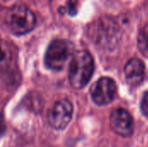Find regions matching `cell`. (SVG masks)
Instances as JSON below:
<instances>
[{"instance_id":"cell-3","label":"cell","mask_w":148,"mask_h":147,"mask_svg":"<svg viewBox=\"0 0 148 147\" xmlns=\"http://www.w3.org/2000/svg\"><path fill=\"white\" fill-rule=\"evenodd\" d=\"M73 45L67 40H53L45 53V65L51 70H62L69 57L73 55Z\"/></svg>"},{"instance_id":"cell-6","label":"cell","mask_w":148,"mask_h":147,"mask_svg":"<svg viewBox=\"0 0 148 147\" xmlns=\"http://www.w3.org/2000/svg\"><path fill=\"white\" fill-rule=\"evenodd\" d=\"M110 125L113 131L122 137H129L134 132L133 117L123 108H117L112 112Z\"/></svg>"},{"instance_id":"cell-5","label":"cell","mask_w":148,"mask_h":147,"mask_svg":"<svg viewBox=\"0 0 148 147\" xmlns=\"http://www.w3.org/2000/svg\"><path fill=\"white\" fill-rule=\"evenodd\" d=\"M116 91L117 87L114 81L109 77H102L91 87L90 94L96 105L105 106L114 101Z\"/></svg>"},{"instance_id":"cell-2","label":"cell","mask_w":148,"mask_h":147,"mask_svg":"<svg viewBox=\"0 0 148 147\" xmlns=\"http://www.w3.org/2000/svg\"><path fill=\"white\" fill-rule=\"evenodd\" d=\"M5 20L10 31L16 36L30 32L36 23L35 14L23 4H17L12 7L8 11Z\"/></svg>"},{"instance_id":"cell-10","label":"cell","mask_w":148,"mask_h":147,"mask_svg":"<svg viewBox=\"0 0 148 147\" xmlns=\"http://www.w3.org/2000/svg\"><path fill=\"white\" fill-rule=\"evenodd\" d=\"M140 107H141V111H142L143 114L147 118H148V92L145 93L142 97Z\"/></svg>"},{"instance_id":"cell-8","label":"cell","mask_w":148,"mask_h":147,"mask_svg":"<svg viewBox=\"0 0 148 147\" xmlns=\"http://www.w3.org/2000/svg\"><path fill=\"white\" fill-rule=\"evenodd\" d=\"M12 46L6 41L0 40V73L6 70L13 61Z\"/></svg>"},{"instance_id":"cell-1","label":"cell","mask_w":148,"mask_h":147,"mask_svg":"<svg viewBox=\"0 0 148 147\" xmlns=\"http://www.w3.org/2000/svg\"><path fill=\"white\" fill-rule=\"evenodd\" d=\"M95 69L94 59L87 50H78L71 57L69 80L75 89H82L90 81Z\"/></svg>"},{"instance_id":"cell-4","label":"cell","mask_w":148,"mask_h":147,"mask_svg":"<svg viewBox=\"0 0 148 147\" xmlns=\"http://www.w3.org/2000/svg\"><path fill=\"white\" fill-rule=\"evenodd\" d=\"M73 115V106L67 99L56 101L48 113L49 126L56 130L64 129L70 122Z\"/></svg>"},{"instance_id":"cell-7","label":"cell","mask_w":148,"mask_h":147,"mask_svg":"<svg viewBox=\"0 0 148 147\" xmlns=\"http://www.w3.org/2000/svg\"><path fill=\"white\" fill-rule=\"evenodd\" d=\"M124 72L127 83L131 86H138L144 80L145 65L141 60L132 58L126 64Z\"/></svg>"},{"instance_id":"cell-9","label":"cell","mask_w":148,"mask_h":147,"mask_svg":"<svg viewBox=\"0 0 148 147\" xmlns=\"http://www.w3.org/2000/svg\"><path fill=\"white\" fill-rule=\"evenodd\" d=\"M137 43L140 53L148 58V23L139 31Z\"/></svg>"},{"instance_id":"cell-11","label":"cell","mask_w":148,"mask_h":147,"mask_svg":"<svg viewBox=\"0 0 148 147\" xmlns=\"http://www.w3.org/2000/svg\"><path fill=\"white\" fill-rule=\"evenodd\" d=\"M5 130H6V126H5L4 119H3V115L0 113V138L4 134Z\"/></svg>"}]
</instances>
